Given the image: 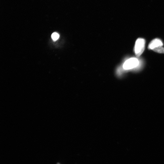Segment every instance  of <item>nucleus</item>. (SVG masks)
Instances as JSON below:
<instances>
[{"label":"nucleus","mask_w":164,"mask_h":164,"mask_svg":"<svg viewBox=\"0 0 164 164\" xmlns=\"http://www.w3.org/2000/svg\"><path fill=\"white\" fill-rule=\"evenodd\" d=\"M145 40L144 39H138L135 42L134 52L135 55L139 57L143 53L145 49Z\"/></svg>","instance_id":"1"},{"label":"nucleus","mask_w":164,"mask_h":164,"mask_svg":"<svg viewBox=\"0 0 164 164\" xmlns=\"http://www.w3.org/2000/svg\"><path fill=\"white\" fill-rule=\"evenodd\" d=\"M138 59L135 58H131L126 61L124 63L123 68L124 69L130 70L137 67L139 64Z\"/></svg>","instance_id":"2"},{"label":"nucleus","mask_w":164,"mask_h":164,"mask_svg":"<svg viewBox=\"0 0 164 164\" xmlns=\"http://www.w3.org/2000/svg\"><path fill=\"white\" fill-rule=\"evenodd\" d=\"M163 44L161 39L156 38L152 40L149 45L148 48L153 50L154 49L159 47H162Z\"/></svg>","instance_id":"3"},{"label":"nucleus","mask_w":164,"mask_h":164,"mask_svg":"<svg viewBox=\"0 0 164 164\" xmlns=\"http://www.w3.org/2000/svg\"><path fill=\"white\" fill-rule=\"evenodd\" d=\"M152 50L159 53H164V48L162 47H159L154 48Z\"/></svg>","instance_id":"4"},{"label":"nucleus","mask_w":164,"mask_h":164,"mask_svg":"<svg viewBox=\"0 0 164 164\" xmlns=\"http://www.w3.org/2000/svg\"><path fill=\"white\" fill-rule=\"evenodd\" d=\"M59 35L56 33H54L52 34V37L54 41L57 40L59 38Z\"/></svg>","instance_id":"5"},{"label":"nucleus","mask_w":164,"mask_h":164,"mask_svg":"<svg viewBox=\"0 0 164 164\" xmlns=\"http://www.w3.org/2000/svg\"><path fill=\"white\" fill-rule=\"evenodd\" d=\"M57 164H60L59 163H57Z\"/></svg>","instance_id":"6"}]
</instances>
